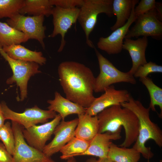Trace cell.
I'll use <instances>...</instances> for the list:
<instances>
[{"label": "cell", "instance_id": "8", "mask_svg": "<svg viewBox=\"0 0 162 162\" xmlns=\"http://www.w3.org/2000/svg\"><path fill=\"white\" fill-rule=\"evenodd\" d=\"M44 16H27L19 14L7 20V23L16 29L22 32L28 40L34 39L45 49L44 40L46 38V28L43 25Z\"/></svg>", "mask_w": 162, "mask_h": 162}, {"label": "cell", "instance_id": "11", "mask_svg": "<svg viewBox=\"0 0 162 162\" xmlns=\"http://www.w3.org/2000/svg\"><path fill=\"white\" fill-rule=\"evenodd\" d=\"M80 8L65 9L56 6L53 8L52 15L53 29L49 37L54 38L58 34L61 36V44L58 52H61L66 45L65 35L72 25L76 23L79 15Z\"/></svg>", "mask_w": 162, "mask_h": 162}, {"label": "cell", "instance_id": "4", "mask_svg": "<svg viewBox=\"0 0 162 162\" xmlns=\"http://www.w3.org/2000/svg\"><path fill=\"white\" fill-rule=\"evenodd\" d=\"M113 0H83L80 8L78 21L85 34L86 43L90 47H95L89 38L97 22L98 16L104 13L109 17L113 15Z\"/></svg>", "mask_w": 162, "mask_h": 162}, {"label": "cell", "instance_id": "24", "mask_svg": "<svg viewBox=\"0 0 162 162\" xmlns=\"http://www.w3.org/2000/svg\"><path fill=\"white\" fill-rule=\"evenodd\" d=\"M140 154L133 147H119L112 142L107 157L115 162H138Z\"/></svg>", "mask_w": 162, "mask_h": 162}, {"label": "cell", "instance_id": "35", "mask_svg": "<svg viewBox=\"0 0 162 162\" xmlns=\"http://www.w3.org/2000/svg\"><path fill=\"white\" fill-rule=\"evenodd\" d=\"M85 162H97V160L94 158H91L87 160Z\"/></svg>", "mask_w": 162, "mask_h": 162}, {"label": "cell", "instance_id": "14", "mask_svg": "<svg viewBox=\"0 0 162 162\" xmlns=\"http://www.w3.org/2000/svg\"><path fill=\"white\" fill-rule=\"evenodd\" d=\"M104 92L100 96L95 98L90 106L86 108V113L92 116H97L107 108L128 102L130 96L127 90H117L113 86L105 88Z\"/></svg>", "mask_w": 162, "mask_h": 162}, {"label": "cell", "instance_id": "7", "mask_svg": "<svg viewBox=\"0 0 162 162\" xmlns=\"http://www.w3.org/2000/svg\"><path fill=\"white\" fill-rule=\"evenodd\" d=\"M5 120H10L28 128L38 123L44 124L50 119L53 118L57 115L56 112L49 110H45L37 105L26 109L22 112L19 113L10 109L4 102L0 103Z\"/></svg>", "mask_w": 162, "mask_h": 162}, {"label": "cell", "instance_id": "34", "mask_svg": "<svg viewBox=\"0 0 162 162\" xmlns=\"http://www.w3.org/2000/svg\"><path fill=\"white\" fill-rule=\"evenodd\" d=\"M97 162H115L108 157L102 158H99Z\"/></svg>", "mask_w": 162, "mask_h": 162}, {"label": "cell", "instance_id": "3", "mask_svg": "<svg viewBox=\"0 0 162 162\" xmlns=\"http://www.w3.org/2000/svg\"><path fill=\"white\" fill-rule=\"evenodd\" d=\"M121 106L132 111L136 116L139 123V133L133 148L149 160L154 156L150 147L145 145L149 140H152L160 148L162 147V131L158 125L152 122L150 117V109L145 107L138 100L130 96L128 102Z\"/></svg>", "mask_w": 162, "mask_h": 162}, {"label": "cell", "instance_id": "21", "mask_svg": "<svg viewBox=\"0 0 162 162\" xmlns=\"http://www.w3.org/2000/svg\"><path fill=\"white\" fill-rule=\"evenodd\" d=\"M53 7L50 0H24L23 6L19 14L34 16L43 15L49 17L52 15Z\"/></svg>", "mask_w": 162, "mask_h": 162}, {"label": "cell", "instance_id": "15", "mask_svg": "<svg viewBox=\"0 0 162 162\" xmlns=\"http://www.w3.org/2000/svg\"><path fill=\"white\" fill-rule=\"evenodd\" d=\"M78 122V118L66 121L62 120L55 128L52 140L46 145L43 152L51 157L60 151L75 136V130Z\"/></svg>", "mask_w": 162, "mask_h": 162}, {"label": "cell", "instance_id": "17", "mask_svg": "<svg viewBox=\"0 0 162 162\" xmlns=\"http://www.w3.org/2000/svg\"><path fill=\"white\" fill-rule=\"evenodd\" d=\"M121 131L115 133L106 132L98 133L90 141L86 150L81 154L91 155L102 158L107 157L112 140L120 139Z\"/></svg>", "mask_w": 162, "mask_h": 162}, {"label": "cell", "instance_id": "12", "mask_svg": "<svg viewBox=\"0 0 162 162\" xmlns=\"http://www.w3.org/2000/svg\"><path fill=\"white\" fill-rule=\"evenodd\" d=\"M61 120L60 116L58 114L50 121L23 129L22 133L25 140L30 146L43 152L46 142L50 139Z\"/></svg>", "mask_w": 162, "mask_h": 162}, {"label": "cell", "instance_id": "18", "mask_svg": "<svg viewBox=\"0 0 162 162\" xmlns=\"http://www.w3.org/2000/svg\"><path fill=\"white\" fill-rule=\"evenodd\" d=\"M47 103L49 105L48 110L58 113L62 120L71 114L79 115L85 113L86 108L64 98L57 91L55 92L54 99L48 100Z\"/></svg>", "mask_w": 162, "mask_h": 162}, {"label": "cell", "instance_id": "5", "mask_svg": "<svg viewBox=\"0 0 162 162\" xmlns=\"http://www.w3.org/2000/svg\"><path fill=\"white\" fill-rule=\"evenodd\" d=\"M0 54L8 62L13 72V75L6 80L8 84L15 83L20 90V100L22 101L27 97L28 81L31 77L41 73L39 70V64L34 62L10 58L4 52L0 45Z\"/></svg>", "mask_w": 162, "mask_h": 162}, {"label": "cell", "instance_id": "37", "mask_svg": "<svg viewBox=\"0 0 162 162\" xmlns=\"http://www.w3.org/2000/svg\"><path fill=\"white\" fill-rule=\"evenodd\" d=\"M147 162H150L149 161V160H148V161Z\"/></svg>", "mask_w": 162, "mask_h": 162}, {"label": "cell", "instance_id": "28", "mask_svg": "<svg viewBox=\"0 0 162 162\" xmlns=\"http://www.w3.org/2000/svg\"><path fill=\"white\" fill-rule=\"evenodd\" d=\"M0 140L7 151L13 156L15 151V140L11 123L9 122L0 128Z\"/></svg>", "mask_w": 162, "mask_h": 162}, {"label": "cell", "instance_id": "9", "mask_svg": "<svg viewBox=\"0 0 162 162\" xmlns=\"http://www.w3.org/2000/svg\"><path fill=\"white\" fill-rule=\"evenodd\" d=\"M11 122L15 140L13 162H56L43 152L29 146L24 137L23 127Z\"/></svg>", "mask_w": 162, "mask_h": 162}, {"label": "cell", "instance_id": "26", "mask_svg": "<svg viewBox=\"0 0 162 162\" xmlns=\"http://www.w3.org/2000/svg\"><path fill=\"white\" fill-rule=\"evenodd\" d=\"M140 81L145 85L149 94L150 102L149 107L154 111H156L155 106H158L161 112L159 114L160 118L162 116V89L156 85L152 80L147 77L140 78Z\"/></svg>", "mask_w": 162, "mask_h": 162}, {"label": "cell", "instance_id": "33", "mask_svg": "<svg viewBox=\"0 0 162 162\" xmlns=\"http://www.w3.org/2000/svg\"><path fill=\"white\" fill-rule=\"evenodd\" d=\"M5 120L0 103V128L4 124Z\"/></svg>", "mask_w": 162, "mask_h": 162}, {"label": "cell", "instance_id": "1", "mask_svg": "<svg viewBox=\"0 0 162 162\" xmlns=\"http://www.w3.org/2000/svg\"><path fill=\"white\" fill-rule=\"evenodd\" d=\"M58 73L66 98L85 108L89 107L95 98V78L91 70L83 64L66 61L60 64Z\"/></svg>", "mask_w": 162, "mask_h": 162}, {"label": "cell", "instance_id": "30", "mask_svg": "<svg viewBox=\"0 0 162 162\" xmlns=\"http://www.w3.org/2000/svg\"><path fill=\"white\" fill-rule=\"evenodd\" d=\"M155 0H141L134 9L135 16H138L155 9L156 7Z\"/></svg>", "mask_w": 162, "mask_h": 162}, {"label": "cell", "instance_id": "13", "mask_svg": "<svg viewBox=\"0 0 162 162\" xmlns=\"http://www.w3.org/2000/svg\"><path fill=\"white\" fill-rule=\"evenodd\" d=\"M139 0H134L130 16L125 24L113 31L106 37H100L97 43L98 48L109 55L116 54L122 51L123 40L131 24L137 17L134 13V9Z\"/></svg>", "mask_w": 162, "mask_h": 162}, {"label": "cell", "instance_id": "27", "mask_svg": "<svg viewBox=\"0 0 162 162\" xmlns=\"http://www.w3.org/2000/svg\"><path fill=\"white\" fill-rule=\"evenodd\" d=\"M24 0H0V19L11 18L19 14Z\"/></svg>", "mask_w": 162, "mask_h": 162}, {"label": "cell", "instance_id": "23", "mask_svg": "<svg viewBox=\"0 0 162 162\" xmlns=\"http://www.w3.org/2000/svg\"><path fill=\"white\" fill-rule=\"evenodd\" d=\"M28 40L22 32L11 27L7 23L0 22V45L2 46L19 44Z\"/></svg>", "mask_w": 162, "mask_h": 162}, {"label": "cell", "instance_id": "22", "mask_svg": "<svg viewBox=\"0 0 162 162\" xmlns=\"http://www.w3.org/2000/svg\"><path fill=\"white\" fill-rule=\"evenodd\" d=\"M134 0H113V13L116 16L115 24L110 28L112 31L124 26L130 16Z\"/></svg>", "mask_w": 162, "mask_h": 162}, {"label": "cell", "instance_id": "20", "mask_svg": "<svg viewBox=\"0 0 162 162\" xmlns=\"http://www.w3.org/2000/svg\"><path fill=\"white\" fill-rule=\"evenodd\" d=\"M2 48L10 58L14 59L34 62L41 65L45 64L46 62V58L41 52L32 51L20 44L3 46Z\"/></svg>", "mask_w": 162, "mask_h": 162}, {"label": "cell", "instance_id": "36", "mask_svg": "<svg viewBox=\"0 0 162 162\" xmlns=\"http://www.w3.org/2000/svg\"><path fill=\"white\" fill-rule=\"evenodd\" d=\"M67 162H77L74 157H71L67 159Z\"/></svg>", "mask_w": 162, "mask_h": 162}, {"label": "cell", "instance_id": "29", "mask_svg": "<svg viewBox=\"0 0 162 162\" xmlns=\"http://www.w3.org/2000/svg\"><path fill=\"white\" fill-rule=\"evenodd\" d=\"M162 72V66L157 64L151 61L140 66L133 76L134 78H144L147 77L148 75L154 73Z\"/></svg>", "mask_w": 162, "mask_h": 162}, {"label": "cell", "instance_id": "6", "mask_svg": "<svg viewBox=\"0 0 162 162\" xmlns=\"http://www.w3.org/2000/svg\"><path fill=\"white\" fill-rule=\"evenodd\" d=\"M94 49L99 64L100 73L95 78L94 91L95 93L104 92L111 85L124 82L134 84L136 81L128 72H123L116 68L96 49Z\"/></svg>", "mask_w": 162, "mask_h": 162}, {"label": "cell", "instance_id": "25", "mask_svg": "<svg viewBox=\"0 0 162 162\" xmlns=\"http://www.w3.org/2000/svg\"><path fill=\"white\" fill-rule=\"evenodd\" d=\"M90 142L74 137L59 151L62 154L60 158L67 160L71 157L81 155L87 149Z\"/></svg>", "mask_w": 162, "mask_h": 162}, {"label": "cell", "instance_id": "16", "mask_svg": "<svg viewBox=\"0 0 162 162\" xmlns=\"http://www.w3.org/2000/svg\"><path fill=\"white\" fill-rule=\"evenodd\" d=\"M122 49L128 51L132 62V66L128 71L133 75L138 68L147 62L145 52L148 44L147 37H142L134 40L125 38Z\"/></svg>", "mask_w": 162, "mask_h": 162}, {"label": "cell", "instance_id": "10", "mask_svg": "<svg viewBox=\"0 0 162 162\" xmlns=\"http://www.w3.org/2000/svg\"><path fill=\"white\" fill-rule=\"evenodd\" d=\"M134 25L129 30L125 38L151 36L157 40L162 37V22L159 19L155 8L138 16ZM124 38V39H125Z\"/></svg>", "mask_w": 162, "mask_h": 162}, {"label": "cell", "instance_id": "2", "mask_svg": "<svg viewBox=\"0 0 162 162\" xmlns=\"http://www.w3.org/2000/svg\"><path fill=\"white\" fill-rule=\"evenodd\" d=\"M97 116L99 124L98 133H116L121 131L123 127L125 138L119 146L128 148L136 142L139 133L138 120L130 110L121 105H114L105 109Z\"/></svg>", "mask_w": 162, "mask_h": 162}, {"label": "cell", "instance_id": "19", "mask_svg": "<svg viewBox=\"0 0 162 162\" xmlns=\"http://www.w3.org/2000/svg\"><path fill=\"white\" fill-rule=\"evenodd\" d=\"M78 116V122L75 130V136L90 141L98 132L97 116H91L85 113Z\"/></svg>", "mask_w": 162, "mask_h": 162}, {"label": "cell", "instance_id": "31", "mask_svg": "<svg viewBox=\"0 0 162 162\" xmlns=\"http://www.w3.org/2000/svg\"><path fill=\"white\" fill-rule=\"evenodd\" d=\"M52 6L55 5L65 9H70L80 7L83 0H50Z\"/></svg>", "mask_w": 162, "mask_h": 162}, {"label": "cell", "instance_id": "32", "mask_svg": "<svg viewBox=\"0 0 162 162\" xmlns=\"http://www.w3.org/2000/svg\"><path fill=\"white\" fill-rule=\"evenodd\" d=\"M13 161V156L7 151L4 144L0 143V162Z\"/></svg>", "mask_w": 162, "mask_h": 162}]
</instances>
